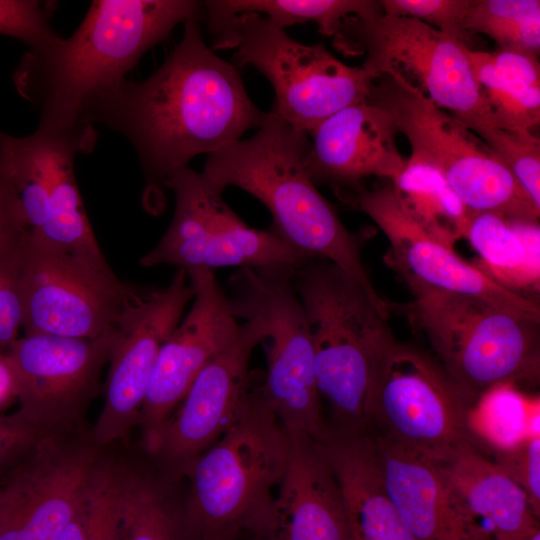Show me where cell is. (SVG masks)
Wrapping results in <instances>:
<instances>
[{
    "label": "cell",
    "instance_id": "obj_17",
    "mask_svg": "<svg viewBox=\"0 0 540 540\" xmlns=\"http://www.w3.org/2000/svg\"><path fill=\"white\" fill-rule=\"evenodd\" d=\"M337 196L369 216L386 235L390 244L386 260L413 294L438 291L466 295L540 322L538 302L500 286L463 260L453 248L429 235L402 207L391 182Z\"/></svg>",
    "mask_w": 540,
    "mask_h": 540
},
{
    "label": "cell",
    "instance_id": "obj_9",
    "mask_svg": "<svg viewBox=\"0 0 540 540\" xmlns=\"http://www.w3.org/2000/svg\"><path fill=\"white\" fill-rule=\"evenodd\" d=\"M210 47L236 48L234 66L251 65L271 83L275 100L270 111L308 134L337 111L365 101L378 77L343 63L322 44L292 39L255 13L232 19Z\"/></svg>",
    "mask_w": 540,
    "mask_h": 540
},
{
    "label": "cell",
    "instance_id": "obj_5",
    "mask_svg": "<svg viewBox=\"0 0 540 540\" xmlns=\"http://www.w3.org/2000/svg\"><path fill=\"white\" fill-rule=\"evenodd\" d=\"M292 283L310 327L317 390L331 413L328 425L369 432L366 402L372 371L395 338L387 321L389 303L324 259H306L293 271Z\"/></svg>",
    "mask_w": 540,
    "mask_h": 540
},
{
    "label": "cell",
    "instance_id": "obj_39",
    "mask_svg": "<svg viewBox=\"0 0 540 540\" xmlns=\"http://www.w3.org/2000/svg\"><path fill=\"white\" fill-rule=\"evenodd\" d=\"M18 230H26V228L14 196L8 184L0 175V240Z\"/></svg>",
    "mask_w": 540,
    "mask_h": 540
},
{
    "label": "cell",
    "instance_id": "obj_10",
    "mask_svg": "<svg viewBox=\"0 0 540 540\" xmlns=\"http://www.w3.org/2000/svg\"><path fill=\"white\" fill-rule=\"evenodd\" d=\"M332 38L343 54L365 56L364 69L398 78L472 132L491 126L460 41L418 19L385 13L349 16Z\"/></svg>",
    "mask_w": 540,
    "mask_h": 540
},
{
    "label": "cell",
    "instance_id": "obj_23",
    "mask_svg": "<svg viewBox=\"0 0 540 540\" xmlns=\"http://www.w3.org/2000/svg\"><path fill=\"white\" fill-rule=\"evenodd\" d=\"M288 438L286 469L265 540H352L339 483L317 441L301 433Z\"/></svg>",
    "mask_w": 540,
    "mask_h": 540
},
{
    "label": "cell",
    "instance_id": "obj_38",
    "mask_svg": "<svg viewBox=\"0 0 540 540\" xmlns=\"http://www.w3.org/2000/svg\"><path fill=\"white\" fill-rule=\"evenodd\" d=\"M43 435L17 411L8 416L0 415V478Z\"/></svg>",
    "mask_w": 540,
    "mask_h": 540
},
{
    "label": "cell",
    "instance_id": "obj_37",
    "mask_svg": "<svg viewBox=\"0 0 540 540\" xmlns=\"http://www.w3.org/2000/svg\"><path fill=\"white\" fill-rule=\"evenodd\" d=\"M494 460L526 494L535 516L540 515V434L534 432L520 442L493 451Z\"/></svg>",
    "mask_w": 540,
    "mask_h": 540
},
{
    "label": "cell",
    "instance_id": "obj_12",
    "mask_svg": "<svg viewBox=\"0 0 540 540\" xmlns=\"http://www.w3.org/2000/svg\"><path fill=\"white\" fill-rule=\"evenodd\" d=\"M164 187L175 197L173 218L155 247L140 258V265L293 271L306 260L271 229L248 226L201 172L180 169Z\"/></svg>",
    "mask_w": 540,
    "mask_h": 540
},
{
    "label": "cell",
    "instance_id": "obj_2",
    "mask_svg": "<svg viewBox=\"0 0 540 540\" xmlns=\"http://www.w3.org/2000/svg\"><path fill=\"white\" fill-rule=\"evenodd\" d=\"M203 18L200 1H93L71 37L23 56L13 74L16 89L39 108L38 127L75 137L91 150L96 131L86 119L93 106L178 24Z\"/></svg>",
    "mask_w": 540,
    "mask_h": 540
},
{
    "label": "cell",
    "instance_id": "obj_30",
    "mask_svg": "<svg viewBox=\"0 0 540 540\" xmlns=\"http://www.w3.org/2000/svg\"><path fill=\"white\" fill-rule=\"evenodd\" d=\"M166 495L153 480L128 472L115 540L189 539L184 518L179 519Z\"/></svg>",
    "mask_w": 540,
    "mask_h": 540
},
{
    "label": "cell",
    "instance_id": "obj_24",
    "mask_svg": "<svg viewBox=\"0 0 540 540\" xmlns=\"http://www.w3.org/2000/svg\"><path fill=\"white\" fill-rule=\"evenodd\" d=\"M316 441L339 483L352 540H417L385 489L370 432L328 425Z\"/></svg>",
    "mask_w": 540,
    "mask_h": 540
},
{
    "label": "cell",
    "instance_id": "obj_32",
    "mask_svg": "<svg viewBox=\"0 0 540 540\" xmlns=\"http://www.w3.org/2000/svg\"><path fill=\"white\" fill-rule=\"evenodd\" d=\"M127 473L103 460L82 505L59 540H115Z\"/></svg>",
    "mask_w": 540,
    "mask_h": 540
},
{
    "label": "cell",
    "instance_id": "obj_27",
    "mask_svg": "<svg viewBox=\"0 0 540 540\" xmlns=\"http://www.w3.org/2000/svg\"><path fill=\"white\" fill-rule=\"evenodd\" d=\"M539 232V223L479 212L471 215L464 238L480 256L473 264L479 271L518 295L526 297L528 292L538 302L534 295L540 285Z\"/></svg>",
    "mask_w": 540,
    "mask_h": 540
},
{
    "label": "cell",
    "instance_id": "obj_11",
    "mask_svg": "<svg viewBox=\"0 0 540 540\" xmlns=\"http://www.w3.org/2000/svg\"><path fill=\"white\" fill-rule=\"evenodd\" d=\"M470 407L437 359L415 345L394 338L374 364L366 416L375 437L438 459L477 444Z\"/></svg>",
    "mask_w": 540,
    "mask_h": 540
},
{
    "label": "cell",
    "instance_id": "obj_7",
    "mask_svg": "<svg viewBox=\"0 0 540 540\" xmlns=\"http://www.w3.org/2000/svg\"><path fill=\"white\" fill-rule=\"evenodd\" d=\"M366 100L390 114L410 157L438 171L471 212L539 223L540 208L488 145L448 112L388 74L373 80Z\"/></svg>",
    "mask_w": 540,
    "mask_h": 540
},
{
    "label": "cell",
    "instance_id": "obj_22",
    "mask_svg": "<svg viewBox=\"0 0 540 540\" xmlns=\"http://www.w3.org/2000/svg\"><path fill=\"white\" fill-rule=\"evenodd\" d=\"M373 437L385 489L417 540H494L430 459Z\"/></svg>",
    "mask_w": 540,
    "mask_h": 540
},
{
    "label": "cell",
    "instance_id": "obj_3",
    "mask_svg": "<svg viewBox=\"0 0 540 540\" xmlns=\"http://www.w3.org/2000/svg\"><path fill=\"white\" fill-rule=\"evenodd\" d=\"M309 134L268 112L257 131L207 155L201 174L217 190L238 187L263 203L272 231L306 259L328 260L377 300L362 260L361 236L350 232L309 177Z\"/></svg>",
    "mask_w": 540,
    "mask_h": 540
},
{
    "label": "cell",
    "instance_id": "obj_28",
    "mask_svg": "<svg viewBox=\"0 0 540 540\" xmlns=\"http://www.w3.org/2000/svg\"><path fill=\"white\" fill-rule=\"evenodd\" d=\"M203 7L211 41L243 13L261 15L283 30L312 22L326 37H333L349 16L383 13L381 2L376 0H208Z\"/></svg>",
    "mask_w": 540,
    "mask_h": 540
},
{
    "label": "cell",
    "instance_id": "obj_33",
    "mask_svg": "<svg viewBox=\"0 0 540 540\" xmlns=\"http://www.w3.org/2000/svg\"><path fill=\"white\" fill-rule=\"evenodd\" d=\"M475 133L494 152L534 204L540 208V139L529 130L492 126Z\"/></svg>",
    "mask_w": 540,
    "mask_h": 540
},
{
    "label": "cell",
    "instance_id": "obj_34",
    "mask_svg": "<svg viewBox=\"0 0 540 540\" xmlns=\"http://www.w3.org/2000/svg\"><path fill=\"white\" fill-rule=\"evenodd\" d=\"M14 231L0 240V350L6 349L21 327L22 309L20 278L22 270V236Z\"/></svg>",
    "mask_w": 540,
    "mask_h": 540
},
{
    "label": "cell",
    "instance_id": "obj_40",
    "mask_svg": "<svg viewBox=\"0 0 540 540\" xmlns=\"http://www.w3.org/2000/svg\"><path fill=\"white\" fill-rule=\"evenodd\" d=\"M19 385L16 370L6 351L0 350V415L18 400Z\"/></svg>",
    "mask_w": 540,
    "mask_h": 540
},
{
    "label": "cell",
    "instance_id": "obj_42",
    "mask_svg": "<svg viewBox=\"0 0 540 540\" xmlns=\"http://www.w3.org/2000/svg\"><path fill=\"white\" fill-rule=\"evenodd\" d=\"M253 540H265V539L254 537Z\"/></svg>",
    "mask_w": 540,
    "mask_h": 540
},
{
    "label": "cell",
    "instance_id": "obj_4",
    "mask_svg": "<svg viewBox=\"0 0 540 540\" xmlns=\"http://www.w3.org/2000/svg\"><path fill=\"white\" fill-rule=\"evenodd\" d=\"M260 383L222 437L178 469L190 481L184 514L190 540H237L245 534L267 539L272 530L289 438Z\"/></svg>",
    "mask_w": 540,
    "mask_h": 540
},
{
    "label": "cell",
    "instance_id": "obj_6",
    "mask_svg": "<svg viewBox=\"0 0 540 540\" xmlns=\"http://www.w3.org/2000/svg\"><path fill=\"white\" fill-rule=\"evenodd\" d=\"M413 295L404 314L470 405L499 385L539 382L540 322L466 295Z\"/></svg>",
    "mask_w": 540,
    "mask_h": 540
},
{
    "label": "cell",
    "instance_id": "obj_35",
    "mask_svg": "<svg viewBox=\"0 0 540 540\" xmlns=\"http://www.w3.org/2000/svg\"><path fill=\"white\" fill-rule=\"evenodd\" d=\"M383 13L418 19L471 48L465 18L473 0H380Z\"/></svg>",
    "mask_w": 540,
    "mask_h": 540
},
{
    "label": "cell",
    "instance_id": "obj_19",
    "mask_svg": "<svg viewBox=\"0 0 540 540\" xmlns=\"http://www.w3.org/2000/svg\"><path fill=\"white\" fill-rule=\"evenodd\" d=\"M193 288L187 315L162 345L146 391L138 425L151 453L167 419L201 370L237 337L240 325L214 272L186 270Z\"/></svg>",
    "mask_w": 540,
    "mask_h": 540
},
{
    "label": "cell",
    "instance_id": "obj_14",
    "mask_svg": "<svg viewBox=\"0 0 540 540\" xmlns=\"http://www.w3.org/2000/svg\"><path fill=\"white\" fill-rule=\"evenodd\" d=\"M102 462L78 429L39 438L0 478V540H59Z\"/></svg>",
    "mask_w": 540,
    "mask_h": 540
},
{
    "label": "cell",
    "instance_id": "obj_1",
    "mask_svg": "<svg viewBox=\"0 0 540 540\" xmlns=\"http://www.w3.org/2000/svg\"><path fill=\"white\" fill-rule=\"evenodd\" d=\"M200 19L184 23L181 41L149 77L124 80L87 115L121 133L136 151L149 202L167 178L200 154H212L264 122L240 74L206 45Z\"/></svg>",
    "mask_w": 540,
    "mask_h": 540
},
{
    "label": "cell",
    "instance_id": "obj_21",
    "mask_svg": "<svg viewBox=\"0 0 540 540\" xmlns=\"http://www.w3.org/2000/svg\"><path fill=\"white\" fill-rule=\"evenodd\" d=\"M390 114L367 100L329 116L310 133L305 169L317 186L342 194L360 189L368 177L394 182L405 167Z\"/></svg>",
    "mask_w": 540,
    "mask_h": 540
},
{
    "label": "cell",
    "instance_id": "obj_29",
    "mask_svg": "<svg viewBox=\"0 0 540 540\" xmlns=\"http://www.w3.org/2000/svg\"><path fill=\"white\" fill-rule=\"evenodd\" d=\"M392 185L402 207L433 238L454 249L465 237L473 212L434 168L409 157Z\"/></svg>",
    "mask_w": 540,
    "mask_h": 540
},
{
    "label": "cell",
    "instance_id": "obj_25",
    "mask_svg": "<svg viewBox=\"0 0 540 540\" xmlns=\"http://www.w3.org/2000/svg\"><path fill=\"white\" fill-rule=\"evenodd\" d=\"M430 460L471 513L489 522L493 537L525 536L540 529L524 491L477 444Z\"/></svg>",
    "mask_w": 540,
    "mask_h": 540
},
{
    "label": "cell",
    "instance_id": "obj_16",
    "mask_svg": "<svg viewBox=\"0 0 540 540\" xmlns=\"http://www.w3.org/2000/svg\"><path fill=\"white\" fill-rule=\"evenodd\" d=\"M76 138L38 127L25 137L0 132V175L27 231L56 246L102 255L74 173Z\"/></svg>",
    "mask_w": 540,
    "mask_h": 540
},
{
    "label": "cell",
    "instance_id": "obj_31",
    "mask_svg": "<svg viewBox=\"0 0 540 540\" xmlns=\"http://www.w3.org/2000/svg\"><path fill=\"white\" fill-rule=\"evenodd\" d=\"M465 29L471 35H487L499 49L538 57L540 1L473 0L465 18Z\"/></svg>",
    "mask_w": 540,
    "mask_h": 540
},
{
    "label": "cell",
    "instance_id": "obj_15",
    "mask_svg": "<svg viewBox=\"0 0 540 540\" xmlns=\"http://www.w3.org/2000/svg\"><path fill=\"white\" fill-rule=\"evenodd\" d=\"M193 295L182 268L163 288L126 284L112 328L104 404L90 434L97 446L124 438L138 424L158 353Z\"/></svg>",
    "mask_w": 540,
    "mask_h": 540
},
{
    "label": "cell",
    "instance_id": "obj_20",
    "mask_svg": "<svg viewBox=\"0 0 540 540\" xmlns=\"http://www.w3.org/2000/svg\"><path fill=\"white\" fill-rule=\"evenodd\" d=\"M262 338L258 320L245 319L236 339L197 375L162 427L152 455L178 470L222 437L248 403L255 383L249 363Z\"/></svg>",
    "mask_w": 540,
    "mask_h": 540
},
{
    "label": "cell",
    "instance_id": "obj_41",
    "mask_svg": "<svg viewBox=\"0 0 540 540\" xmlns=\"http://www.w3.org/2000/svg\"><path fill=\"white\" fill-rule=\"evenodd\" d=\"M494 540H540V529L519 537H494Z\"/></svg>",
    "mask_w": 540,
    "mask_h": 540
},
{
    "label": "cell",
    "instance_id": "obj_8",
    "mask_svg": "<svg viewBox=\"0 0 540 540\" xmlns=\"http://www.w3.org/2000/svg\"><path fill=\"white\" fill-rule=\"evenodd\" d=\"M293 271L239 268L225 293L237 319L255 318L262 327L267 369L261 393L288 433L315 440L327 430L314 369V350Z\"/></svg>",
    "mask_w": 540,
    "mask_h": 540
},
{
    "label": "cell",
    "instance_id": "obj_36",
    "mask_svg": "<svg viewBox=\"0 0 540 540\" xmlns=\"http://www.w3.org/2000/svg\"><path fill=\"white\" fill-rule=\"evenodd\" d=\"M45 6L39 1L0 0V34L24 42L31 51L54 46L62 37L50 26Z\"/></svg>",
    "mask_w": 540,
    "mask_h": 540
},
{
    "label": "cell",
    "instance_id": "obj_13",
    "mask_svg": "<svg viewBox=\"0 0 540 540\" xmlns=\"http://www.w3.org/2000/svg\"><path fill=\"white\" fill-rule=\"evenodd\" d=\"M125 289L103 254L68 250L24 231L20 297L25 335L97 338L113 328Z\"/></svg>",
    "mask_w": 540,
    "mask_h": 540
},
{
    "label": "cell",
    "instance_id": "obj_18",
    "mask_svg": "<svg viewBox=\"0 0 540 540\" xmlns=\"http://www.w3.org/2000/svg\"><path fill=\"white\" fill-rule=\"evenodd\" d=\"M112 329L97 338L24 335L6 353L16 370L17 412L42 434L78 429L99 390L109 360Z\"/></svg>",
    "mask_w": 540,
    "mask_h": 540
},
{
    "label": "cell",
    "instance_id": "obj_26",
    "mask_svg": "<svg viewBox=\"0 0 540 540\" xmlns=\"http://www.w3.org/2000/svg\"><path fill=\"white\" fill-rule=\"evenodd\" d=\"M492 127L532 131L540 123L538 57L506 49H467Z\"/></svg>",
    "mask_w": 540,
    "mask_h": 540
}]
</instances>
